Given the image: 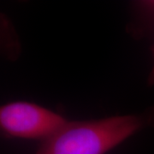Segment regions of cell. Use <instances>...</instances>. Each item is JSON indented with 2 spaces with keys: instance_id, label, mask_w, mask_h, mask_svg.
<instances>
[{
  "instance_id": "cell-3",
  "label": "cell",
  "mask_w": 154,
  "mask_h": 154,
  "mask_svg": "<svg viewBox=\"0 0 154 154\" xmlns=\"http://www.w3.org/2000/svg\"><path fill=\"white\" fill-rule=\"evenodd\" d=\"M126 31L133 38H143L154 31V1L139 0L131 4V17Z\"/></svg>"
},
{
  "instance_id": "cell-4",
  "label": "cell",
  "mask_w": 154,
  "mask_h": 154,
  "mask_svg": "<svg viewBox=\"0 0 154 154\" xmlns=\"http://www.w3.org/2000/svg\"><path fill=\"white\" fill-rule=\"evenodd\" d=\"M1 52L7 59H18L22 52L21 43L11 21L5 15L1 17Z\"/></svg>"
},
{
  "instance_id": "cell-5",
  "label": "cell",
  "mask_w": 154,
  "mask_h": 154,
  "mask_svg": "<svg viewBox=\"0 0 154 154\" xmlns=\"http://www.w3.org/2000/svg\"><path fill=\"white\" fill-rule=\"evenodd\" d=\"M147 84H148V86H153L154 85V63L152 68L149 73L148 77H147Z\"/></svg>"
},
{
  "instance_id": "cell-2",
  "label": "cell",
  "mask_w": 154,
  "mask_h": 154,
  "mask_svg": "<svg viewBox=\"0 0 154 154\" xmlns=\"http://www.w3.org/2000/svg\"><path fill=\"white\" fill-rule=\"evenodd\" d=\"M68 120L59 113L27 101H15L0 108V128L8 138L44 141Z\"/></svg>"
},
{
  "instance_id": "cell-1",
  "label": "cell",
  "mask_w": 154,
  "mask_h": 154,
  "mask_svg": "<svg viewBox=\"0 0 154 154\" xmlns=\"http://www.w3.org/2000/svg\"><path fill=\"white\" fill-rule=\"evenodd\" d=\"M154 126V107L140 113L68 121L34 154H106L138 132Z\"/></svg>"
}]
</instances>
